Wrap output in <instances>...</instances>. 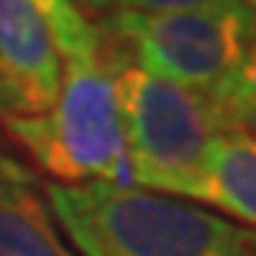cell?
<instances>
[{"label":"cell","instance_id":"7","mask_svg":"<svg viewBox=\"0 0 256 256\" xmlns=\"http://www.w3.org/2000/svg\"><path fill=\"white\" fill-rule=\"evenodd\" d=\"M194 200L256 228V142L250 136L226 130L210 142Z\"/></svg>","mask_w":256,"mask_h":256},{"label":"cell","instance_id":"12","mask_svg":"<svg viewBox=\"0 0 256 256\" xmlns=\"http://www.w3.org/2000/svg\"><path fill=\"white\" fill-rule=\"evenodd\" d=\"M244 4H247V6H253V10H256V0H244Z\"/></svg>","mask_w":256,"mask_h":256},{"label":"cell","instance_id":"1","mask_svg":"<svg viewBox=\"0 0 256 256\" xmlns=\"http://www.w3.org/2000/svg\"><path fill=\"white\" fill-rule=\"evenodd\" d=\"M44 198L78 256H256V228L136 186L46 182Z\"/></svg>","mask_w":256,"mask_h":256},{"label":"cell","instance_id":"5","mask_svg":"<svg viewBox=\"0 0 256 256\" xmlns=\"http://www.w3.org/2000/svg\"><path fill=\"white\" fill-rule=\"evenodd\" d=\"M99 52L102 31L74 0H0V120L46 112L65 62Z\"/></svg>","mask_w":256,"mask_h":256},{"label":"cell","instance_id":"11","mask_svg":"<svg viewBox=\"0 0 256 256\" xmlns=\"http://www.w3.org/2000/svg\"><path fill=\"white\" fill-rule=\"evenodd\" d=\"M74 4L84 10V12H93V16H108L114 6H118V0H74Z\"/></svg>","mask_w":256,"mask_h":256},{"label":"cell","instance_id":"2","mask_svg":"<svg viewBox=\"0 0 256 256\" xmlns=\"http://www.w3.org/2000/svg\"><path fill=\"white\" fill-rule=\"evenodd\" d=\"M0 126L44 173L52 176V182L133 186L114 68L105 44L99 56L65 62L59 93L46 112L6 118Z\"/></svg>","mask_w":256,"mask_h":256},{"label":"cell","instance_id":"4","mask_svg":"<svg viewBox=\"0 0 256 256\" xmlns=\"http://www.w3.org/2000/svg\"><path fill=\"white\" fill-rule=\"evenodd\" d=\"M102 38L126 65L158 80L213 93L256 44V10L244 0L216 12H124L102 16Z\"/></svg>","mask_w":256,"mask_h":256},{"label":"cell","instance_id":"10","mask_svg":"<svg viewBox=\"0 0 256 256\" xmlns=\"http://www.w3.org/2000/svg\"><path fill=\"white\" fill-rule=\"evenodd\" d=\"M228 130H238V133H244L256 142V108H250V112H241V114H234L232 124H228Z\"/></svg>","mask_w":256,"mask_h":256},{"label":"cell","instance_id":"3","mask_svg":"<svg viewBox=\"0 0 256 256\" xmlns=\"http://www.w3.org/2000/svg\"><path fill=\"white\" fill-rule=\"evenodd\" d=\"M102 44L114 68L133 186L158 194L194 198L210 142L228 130L216 102L207 93H192L145 74L126 65L105 38Z\"/></svg>","mask_w":256,"mask_h":256},{"label":"cell","instance_id":"9","mask_svg":"<svg viewBox=\"0 0 256 256\" xmlns=\"http://www.w3.org/2000/svg\"><path fill=\"white\" fill-rule=\"evenodd\" d=\"M238 4L241 0H118L114 10L167 16V12H216V10H228Z\"/></svg>","mask_w":256,"mask_h":256},{"label":"cell","instance_id":"8","mask_svg":"<svg viewBox=\"0 0 256 256\" xmlns=\"http://www.w3.org/2000/svg\"><path fill=\"white\" fill-rule=\"evenodd\" d=\"M210 99L216 102L226 126L232 124L234 114L256 108V44L247 50V56L238 62V68L232 74L210 93Z\"/></svg>","mask_w":256,"mask_h":256},{"label":"cell","instance_id":"6","mask_svg":"<svg viewBox=\"0 0 256 256\" xmlns=\"http://www.w3.org/2000/svg\"><path fill=\"white\" fill-rule=\"evenodd\" d=\"M0 256H78L34 173L6 152H0Z\"/></svg>","mask_w":256,"mask_h":256}]
</instances>
